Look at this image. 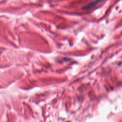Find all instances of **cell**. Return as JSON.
<instances>
[{
  "mask_svg": "<svg viewBox=\"0 0 122 122\" xmlns=\"http://www.w3.org/2000/svg\"><path fill=\"white\" fill-rule=\"evenodd\" d=\"M102 1V0H96L95 1L93 2V3H91V4H89L88 5H87V6L84 7V9H88V8H90L92 6H94L96 5V4H97L100 3Z\"/></svg>",
  "mask_w": 122,
  "mask_h": 122,
  "instance_id": "obj_1",
  "label": "cell"
}]
</instances>
